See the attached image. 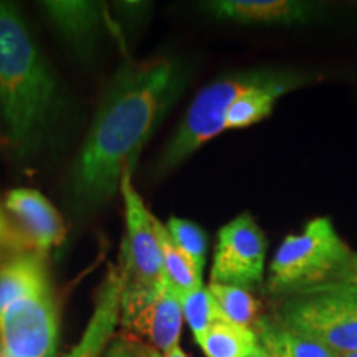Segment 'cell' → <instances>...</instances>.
Instances as JSON below:
<instances>
[{"label": "cell", "instance_id": "484cf974", "mask_svg": "<svg viewBox=\"0 0 357 357\" xmlns=\"http://www.w3.org/2000/svg\"><path fill=\"white\" fill-rule=\"evenodd\" d=\"M354 278L357 281V253H356V257H354Z\"/></svg>", "mask_w": 357, "mask_h": 357}, {"label": "cell", "instance_id": "e0dca14e", "mask_svg": "<svg viewBox=\"0 0 357 357\" xmlns=\"http://www.w3.org/2000/svg\"><path fill=\"white\" fill-rule=\"evenodd\" d=\"M158 235L162 250L164 276L167 284L178 296H185L195 289L202 288V271L189 260V257L174 243L164 223L158 220Z\"/></svg>", "mask_w": 357, "mask_h": 357}, {"label": "cell", "instance_id": "d4e9b609", "mask_svg": "<svg viewBox=\"0 0 357 357\" xmlns=\"http://www.w3.org/2000/svg\"><path fill=\"white\" fill-rule=\"evenodd\" d=\"M3 230H6V222H3V217H2V213H0V238H2V235H3Z\"/></svg>", "mask_w": 357, "mask_h": 357}, {"label": "cell", "instance_id": "cb8c5ba5", "mask_svg": "<svg viewBox=\"0 0 357 357\" xmlns=\"http://www.w3.org/2000/svg\"><path fill=\"white\" fill-rule=\"evenodd\" d=\"M248 357H270V356H268L266 351L263 349V347H261L260 344H258V346L255 347V349L252 351V354H250Z\"/></svg>", "mask_w": 357, "mask_h": 357}, {"label": "cell", "instance_id": "4316f807", "mask_svg": "<svg viewBox=\"0 0 357 357\" xmlns=\"http://www.w3.org/2000/svg\"><path fill=\"white\" fill-rule=\"evenodd\" d=\"M337 357H357V351H356V352H349V354H342V356H337Z\"/></svg>", "mask_w": 357, "mask_h": 357}, {"label": "cell", "instance_id": "4fadbf2b", "mask_svg": "<svg viewBox=\"0 0 357 357\" xmlns=\"http://www.w3.org/2000/svg\"><path fill=\"white\" fill-rule=\"evenodd\" d=\"M217 19L243 25L306 24L314 6L298 0H215L204 3Z\"/></svg>", "mask_w": 357, "mask_h": 357}, {"label": "cell", "instance_id": "3957f363", "mask_svg": "<svg viewBox=\"0 0 357 357\" xmlns=\"http://www.w3.org/2000/svg\"><path fill=\"white\" fill-rule=\"evenodd\" d=\"M354 257L328 217H316L300 234L288 235L266 275L268 291L283 294L354 278Z\"/></svg>", "mask_w": 357, "mask_h": 357}, {"label": "cell", "instance_id": "9a60e30c", "mask_svg": "<svg viewBox=\"0 0 357 357\" xmlns=\"http://www.w3.org/2000/svg\"><path fill=\"white\" fill-rule=\"evenodd\" d=\"M258 342L270 357H337L314 339L281 324L275 316H263L255 324Z\"/></svg>", "mask_w": 357, "mask_h": 357}, {"label": "cell", "instance_id": "8fae6325", "mask_svg": "<svg viewBox=\"0 0 357 357\" xmlns=\"http://www.w3.org/2000/svg\"><path fill=\"white\" fill-rule=\"evenodd\" d=\"M6 205L17 217L22 229L38 253L60 247L65 242L66 227L63 218L38 190H10Z\"/></svg>", "mask_w": 357, "mask_h": 357}, {"label": "cell", "instance_id": "8992f818", "mask_svg": "<svg viewBox=\"0 0 357 357\" xmlns=\"http://www.w3.org/2000/svg\"><path fill=\"white\" fill-rule=\"evenodd\" d=\"M131 177L132 174H126L119 187L126 213V235L118 266L123 273L124 291L149 293L159 289L166 281L158 218L142 202Z\"/></svg>", "mask_w": 357, "mask_h": 357}, {"label": "cell", "instance_id": "2e32d148", "mask_svg": "<svg viewBox=\"0 0 357 357\" xmlns=\"http://www.w3.org/2000/svg\"><path fill=\"white\" fill-rule=\"evenodd\" d=\"M47 12L65 38L79 52L88 50L95 38L100 13L91 2H45Z\"/></svg>", "mask_w": 357, "mask_h": 357}, {"label": "cell", "instance_id": "9c48e42d", "mask_svg": "<svg viewBox=\"0 0 357 357\" xmlns=\"http://www.w3.org/2000/svg\"><path fill=\"white\" fill-rule=\"evenodd\" d=\"M181 296L169 287L167 281L155 291H124L121 296L119 323L126 334L139 339L159 352L178 347L182 333Z\"/></svg>", "mask_w": 357, "mask_h": 357}, {"label": "cell", "instance_id": "7402d4cb", "mask_svg": "<svg viewBox=\"0 0 357 357\" xmlns=\"http://www.w3.org/2000/svg\"><path fill=\"white\" fill-rule=\"evenodd\" d=\"M124 336L129 339V342H131L132 349L136 351V354L139 356V357H189L184 351L181 349V346L176 347V349L169 351V352H159L158 349H154V347L147 346L146 342L139 341V339L128 336V334H124Z\"/></svg>", "mask_w": 357, "mask_h": 357}, {"label": "cell", "instance_id": "d6986e66", "mask_svg": "<svg viewBox=\"0 0 357 357\" xmlns=\"http://www.w3.org/2000/svg\"><path fill=\"white\" fill-rule=\"evenodd\" d=\"M208 291H211L213 301L229 323L236 326H243V328L253 329L258 319L261 318L260 303L253 296L252 291L236 287H227V284H208Z\"/></svg>", "mask_w": 357, "mask_h": 357}, {"label": "cell", "instance_id": "44dd1931", "mask_svg": "<svg viewBox=\"0 0 357 357\" xmlns=\"http://www.w3.org/2000/svg\"><path fill=\"white\" fill-rule=\"evenodd\" d=\"M166 229L174 243L189 257V260L200 271H204L205 258H207V236H205L204 230L194 222L178 217L169 218Z\"/></svg>", "mask_w": 357, "mask_h": 357}, {"label": "cell", "instance_id": "52a82bcc", "mask_svg": "<svg viewBox=\"0 0 357 357\" xmlns=\"http://www.w3.org/2000/svg\"><path fill=\"white\" fill-rule=\"evenodd\" d=\"M265 231L253 215L240 213L218 231L211 283L252 291L265 283Z\"/></svg>", "mask_w": 357, "mask_h": 357}, {"label": "cell", "instance_id": "7c38bea8", "mask_svg": "<svg viewBox=\"0 0 357 357\" xmlns=\"http://www.w3.org/2000/svg\"><path fill=\"white\" fill-rule=\"evenodd\" d=\"M124 280L119 266H113L98 291L95 311L82 339L65 357H105L121 318Z\"/></svg>", "mask_w": 357, "mask_h": 357}, {"label": "cell", "instance_id": "7a4b0ae2", "mask_svg": "<svg viewBox=\"0 0 357 357\" xmlns=\"http://www.w3.org/2000/svg\"><path fill=\"white\" fill-rule=\"evenodd\" d=\"M53 100L55 82L37 43L17 8L0 2V113L17 153L37 144Z\"/></svg>", "mask_w": 357, "mask_h": 357}, {"label": "cell", "instance_id": "ac0fdd59", "mask_svg": "<svg viewBox=\"0 0 357 357\" xmlns=\"http://www.w3.org/2000/svg\"><path fill=\"white\" fill-rule=\"evenodd\" d=\"M258 344L255 329L218 319L199 346L207 357H248Z\"/></svg>", "mask_w": 357, "mask_h": 357}, {"label": "cell", "instance_id": "5b68a950", "mask_svg": "<svg viewBox=\"0 0 357 357\" xmlns=\"http://www.w3.org/2000/svg\"><path fill=\"white\" fill-rule=\"evenodd\" d=\"M273 71L270 68L242 71V73L223 77L200 89L187 109L181 126L160 155L158 162L159 171H172L178 164L189 159L205 142L215 139L218 134L227 131L225 119L231 102L250 88L265 83L273 75Z\"/></svg>", "mask_w": 357, "mask_h": 357}, {"label": "cell", "instance_id": "30bf717a", "mask_svg": "<svg viewBox=\"0 0 357 357\" xmlns=\"http://www.w3.org/2000/svg\"><path fill=\"white\" fill-rule=\"evenodd\" d=\"M314 82L307 73L293 70H275L265 83L250 88L231 102L227 113V129H243L263 121L273 113L276 101L288 93Z\"/></svg>", "mask_w": 357, "mask_h": 357}, {"label": "cell", "instance_id": "5bb4252c", "mask_svg": "<svg viewBox=\"0 0 357 357\" xmlns=\"http://www.w3.org/2000/svg\"><path fill=\"white\" fill-rule=\"evenodd\" d=\"M50 288L40 253L17 257L0 268V318L12 303Z\"/></svg>", "mask_w": 357, "mask_h": 357}, {"label": "cell", "instance_id": "277c9868", "mask_svg": "<svg viewBox=\"0 0 357 357\" xmlns=\"http://www.w3.org/2000/svg\"><path fill=\"white\" fill-rule=\"evenodd\" d=\"M273 316L337 356L357 351L356 278L283 294Z\"/></svg>", "mask_w": 357, "mask_h": 357}, {"label": "cell", "instance_id": "ba28073f", "mask_svg": "<svg viewBox=\"0 0 357 357\" xmlns=\"http://www.w3.org/2000/svg\"><path fill=\"white\" fill-rule=\"evenodd\" d=\"M58 328L52 288L12 303L0 318V357H55Z\"/></svg>", "mask_w": 357, "mask_h": 357}, {"label": "cell", "instance_id": "ffe728a7", "mask_svg": "<svg viewBox=\"0 0 357 357\" xmlns=\"http://www.w3.org/2000/svg\"><path fill=\"white\" fill-rule=\"evenodd\" d=\"M182 301V316L189 324L192 334H194L197 344L202 342L205 334L212 328L213 323L223 319L218 307L213 301L208 288H199L185 296L181 298Z\"/></svg>", "mask_w": 357, "mask_h": 357}, {"label": "cell", "instance_id": "6da1fadb", "mask_svg": "<svg viewBox=\"0 0 357 357\" xmlns=\"http://www.w3.org/2000/svg\"><path fill=\"white\" fill-rule=\"evenodd\" d=\"M185 73L172 58L124 61L93 119L73 174L79 211H95L119 192L137 155L181 96Z\"/></svg>", "mask_w": 357, "mask_h": 357}, {"label": "cell", "instance_id": "603a6c76", "mask_svg": "<svg viewBox=\"0 0 357 357\" xmlns=\"http://www.w3.org/2000/svg\"><path fill=\"white\" fill-rule=\"evenodd\" d=\"M105 357H139L136 354V351L132 349L131 342L129 339L121 334V336H116L111 344L108 346V349L105 352Z\"/></svg>", "mask_w": 357, "mask_h": 357}]
</instances>
